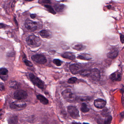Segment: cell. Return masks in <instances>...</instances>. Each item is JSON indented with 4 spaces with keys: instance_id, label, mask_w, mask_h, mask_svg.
<instances>
[{
    "instance_id": "6da1fadb",
    "label": "cell",
    "mask_w": 124,
    "mask_h": 124,
    "mask_svg": "<svg viewBox=\"0 0 124 124\" xmlns=\"http://www.w3.org/2000/svg\"><path fill=\"white\" fill-rule=\"evenodd\" d=\"M26 42L29 46L33 48L39 47L41 44V41L40 38L34 35L29 36L27 38Z\"/></svg>"
},
{
    "instance_id": "7a4b0ae2",
    "label": "cell",
    "mask_w": 124,
    "mask_h": 124,
    "mask_svg": "<svg viewBox=\"0 0 124 124\" xmlns=\"http://www.w3.org/2000/svg\"><path fill=\"white\" fill-rule=\"evenodd\" d=\"M62 94L63 98L68 102L72 103L74 102L77 99L75 93L70 89L64 90L62 92Z\"/></svg>"
},
{
    "instance_id": "3957f363",
    "label": "cell",
    "mask_w": 124,
    "mask_h": 124,
    "mask_svg": "<svg viewBox=\"0 0 124 124\" xmlns=\"http://www.w3.org/2000/svg\"><path fill=\"white\" fill-rule=\"evenodd\" d=\"M26 104L24 101L18 100L12 102L10 105V107L13 110L18 111L23 109L26 108Z\"/></svg>"
},
{
    "instance_id": "277c9868",
    "label": "cell",
    "mask_w": 124,
    "mask_h": 124,
    "mask_svg": "<svg viewBox=\"0 0 124 124\" xmlns=\"http://www.w3.org/2000/svg\"><path fill=\"white\" fill-rule=\"evenodd\" d=\"M30 79L32 83L41 89H44L45 85L36 76L33 74H30L29 75Z\"/></svg>"
},
{
    "instance_id": "5b68a950",
    "label": "cell",
    "mask_w": 124,
    "mask_h": 124,
    "mask_svg": "<svg viewBox=\"0 0 124 124\" xmlns=\"http://www.w3.org/2000/svg\"><path fill=\"white\" fill-rule=\"evenodd\" d=\"M67 111L70 116L73 119H78L80 117L79 110L75 106H69L68 107Z\"/></svg>"
},
{
    "instance_id": "8992f818",
    "label": "cell",
    "mask_w": 124,
    "mask_h": 124,
    "mask_svg": "<svg viewBox=\"0 0 124 124\" xmlns=\"http://www.w3.org/2000/svg\"><path fill=\"white\" fill-rule=\"evenodd\" d=\"M89 77L94 81L98 82L101 79V74L100 71L97 69H93L91 70L90 73Z\"/></svg>"
},
{
    "instance_id": "52a82bcc",
    "label": "cell",
    "mask_w": 124,
    "mask_h": 124,
    "mask_svg": "<svg viewBox=\"0 0 124 124\" xmlns=\"http://www.w3.org/2000/svg\"><path fill=\"white\" fill-rule=\"evenodd\" d=\"M31 58L34 61L40 64H45L47 62V59L45 56L41 54L34 55Z\"/></svg>"
},
{
    "instance_id": "ba28073f",
    "label": "cell",
    "mask_w": 124,
    "mask_h": 124,
    "mask_svg": "<svg viewBox=\"0 0 124 124\" xmlns=\"http://www.w3.org/2000/svg\"><path fill=\"white\" fill-rule=\"evenodd\" d=\"M25 26L26 29L30 31H34L37 29V23L31 20H26L25 21Z\"/></svg>"
},
{
    "instance_id": "9c48e42d",
    "label": "cell",
    "mask_w": 124,
    "mask_h": 124,
    "mask_svg": "<svg viewBox=\"0 0 124 124\" xmlns=\"http://www.w3.org/2000/svg\"><path fill=\"white\" fill-rule=\"evenodd\" d=\"M14 98L18 100L26 99L28 96L27 93L23 90H18L14 93Z\"/></svg>"
},
{
    "instance_id": "30bf717a",
    "label": "cell",
    "mask_w": 124,
    "mask_h": 124,
    "mask_svg": "<svg viewBox=\"0 0 124 124\" xmlns=\"http://www.w3.org/2000/svg\"><path fill=\"white\" fill-rule=\"evenodd\" d=\"M93 104L95 107L97 108L101 109L105 107L106 104V101L101 99H97L94 101Z\"/></svg>"
},
{
    "instance_id": "8fae6325",
    "label": "cell",
    "mask_w": 124,
    "mask_h": 124,
    "mask_svg": "<svg viewBox=\"0 0 124 124\" xmlns=\"http://www.w3.org/2000/svg\"><path fill=\"white\" fill-rule=\"evenodd\" d=\"M119 51L117 48H112L110 51L107 54V56L108 58L110 59H114L118 56Z\"/></svg>"
},
{
    "instance_id": "7c38bea8",
    "label": "cell",
    "mask_w": 124,
    "mask_h": 124,
    "mask_svg": "<svg viewBox=\"0 0 124 124\" xmlns=\"http://www.w3.org/2000/svg\"><path fill=\"white\" fill-rule=\"evenodd\" d=\"M70 70L72 74L74 75L79 74L82 70L80 68V66L76 64H71L70 66Z\"/></svg>"
},
{
    "instance_id": "4fadbf2b",
    "label": "cell",
    "mask_w": 124,
    "mask_h": 124,
    "mask_svg": "<svg viewBox=\"0 0 124 124\" xmlns=\"http://www.w3.org/2000/svg\"><path fill=\"white\" fill-rule=\"evenodd\" d=\"M122 74L119 71H116L112 73L110 76V79L112 81L119 82L122 80Z\"/></svg>"
},
{
    "instance_id": "5bb4252c",
    "label": "cell",
    "mask_w": 124,
    "mask_h": 124,
    "mask_svg": "<svg viewBox=\"0 0 124 124\" xmlns=\"http://www.w3.org/2000/svg\"><path fill=\"white\" fill-rule=\"evenodd\" d=\"M61 56L62 58H64L69 59L72 61L75 60L76 58L75 55L70 52H66L62 54Z\"/></svg>"
},
{
    "instance_id": "9a60e30c",
    "label": "cell",
    "mask_w": 124,
    "mask_h": 124,
    "mask_svg": "<svg viewBox=\"0 0 124 124\" xmlns=\"http://www.w3.org/2000/svg\"><path fill=\"white\" fill-rule=\"evenodd\" d=\"M77 59L85 61H90L92 59L91 56L89 54H82L78 56Z\"/></svg>"
},
{
    "instance_id": "2e32d148",
    "label": "cell",
    "mask_w": 124,
    "mask_h": 124,
    "mask_svg": "<svg viewBox=\"0 0 124 124\" xmlns=\"http://www.w3.org/2000/svg\"><path fill=\"white\" fill-rule=\"evenodd\" d=\"M37 98L44 105H47L49 103L48 100L42 95H38L37 96Z\"/></svg>"
},
{
    "instance_id": "e0dca14e",
    "label": "cell",
    "mask_w": 124,
    "mask_h": 124,
    "mask_svg": "<svg viewBox=\"0 0 124 124\" xmlns=\"http://www.w3.org/2000/svg\"><path fill=\"white\" fill-rule=\"evenodd\" d=\"M8 86L10 88L15 90L19 88L20 84L16 81H11L9 83Z\"/></svg>"
},
{
    "instance_id": "ac0fdd59",
    "label": "cell",
    "mask_w": 124,
    "mask_h": 124,
    "mask_svg": "<svg viewBox=\"0 0 124 124\" xmlns=\"http://www.w3.org/2000/svg\"><path fill=\"white\" fill-rule=\"evenodd\" d=\"M91 70H82L79 74L84 77H88L90 73Z\"/></svg>"
},
{
    "instance_id": "d6986e66",
    "label": "cell",
    "mask_w": 124,
    "mask_h": 124,
    "mask_svg": "<svg viewBox=\"0 0 124 124\" xmlns=\"http://www.w3.org/2000/svg\"><path fill=\"white\" fill-rule=\"evenodd\" d=\"M40 36L44 38H48L50 37L51 34L50 33L47 31L45 30H42L40 31Z\"/></svg>"
},
{
    "instance_id": "ffe728a7",
    "label": "cell",
    "mask_w": 124,
    "mask_h": 124,
    "mask_svg": "<svg viewBox=\"0 0 124 124\" xmlns=\"http://www.w3.org/2000/svg\"><path fill=\"white\" fill-rule=\"evenodd\" d=\"M55 10L57 12H61L63 11L64 6L61 4H56L54 6Z\"/></svg>"
},
{
    "instance_id": "44dd1931",
    "label": "cell",
    "mask_w": 124,
    "mask_h": 124,
    "mask_svg": "<svg viewBox=\"0 0 124 124\" xmlns=\"http://www.w3.org/2000/svg\"><path fill=\"white\" fill-rule=\"evenodd\" d=\"M80 110L83 113H86L90 111V109L87 107V104L85 103H83L81 105Z\"/></svg>"
},
{
    "instance_id": "7402d4cb",
    "label": "cell",
    "mask_w": 124,
    "mask_h": 124,
    "mask_svg": "<svg viewBox=\"0 0 124 124\" xmlns=\"http://www.w3.org/2000/svg\"><path fill=\"white\" fill-rule=\"evenodd\" d=\"M72 48L76 50L82 51L85 49V47L81 44H77L74 45Z\"/></svg>"
},
{
    "instance_id": "603a6c76",
    "label": "cell",
    "mask_w": 124,
    "mask_h": 124,
    "mask_svg": "<svg viewBox=\"0 0 124 124\" xmlns=\"http://www.w3.org/2000/svg\"><path fill=\"white\" fill-rule=\"evenodd\" d=\"M112 117L110 115L107 116L106 117V119L104 120V123L105 124H110L112 120Z\"/></svg>"
},
{
    "instance_id": "cb8c5ba5",
    "label": "cell",
    "mask_w": 124,
    "mask_h": 124,
    "mask_svg": "<svg viewBox=\"0 0 124 124\" xmlns=\"http://www.w3.org/2000/svg\"><path fill=\"white\" fill-rule=\"evenodd\" d=\"M8 70L6 68H2L0 69V75H8Z\"/></svg>"
},
{
    "instance_id": "d4e9b609",
    "label": "cell",
    "mask_w": 124,
    "mask_h": 124,
    "mask_svg": "<svg viewBox=\"0 0 124 124\" xmlns=\"http://www.w3.org/2000/svg\"><path fill=\"white\" fill-rule=\"evenodd\" d=\"M18 121V118L17 117L13 116L9 119V123H16Z\"/></svg>"
},
{
    "instance_id": "484cf974",
    "label": "cell",
    "mask_w": 124,
    "mask_h": 124,
    "mask_svg": "<svg viewBox=\"0 0 124 124\" xmlns=\"http://www.w3.org/2000/svg\"><path fill=\"white\" fill-rule=\"evenodd\" d=\"M77 80L78 79L77 78L73 77L69 79V80H68V83L69 84H75L77 81Z\"/></svg>"
},
{
    "instance_id": "4316f807",
    "label": "cell",
    "mask_w": 124,
    "mask_h": 124,
    "mask_svg": "<svg viewBox=\"0 0 124 124\" xmlns=\"http://www.w3.org/2000/svg\"><path fill=\"white\" fill-rule=\"evenodd\" d=\"M53 63L56 66H61L63 62L59 59H55L53 61Z\"/></svg>"
},
{
    "instance_id": "83f0119b",
    "label": "cell",
    "mask_w": 124,
    "mask_h": 124,
    "mask_svg": "<svg viewBox=\"0 0 124 124\" xmlns=\"http://www.w3.org/2000/svg\"><path fill=\"white\" fill-rule=\"evenodd\" d=\"M45 7L48 10V11L49 12L51 13L52 14H56V13L55 12V11L54 10L53 8L50 6L47 5L45 6Z\"/></svg>"
},
{
    "instance_id": "f1b7e54d",
    "label": "cell",
    "mask_w": 124,
    "mask_h": 124,
    "mask_svg": "<svg viewBox=\"0 0 124 124\" xmlns=\"http://www.w3.org/2000/svg\"><path fill=\"white\" fill-rule=\"evenodd\" d=\"M101 114L103 116L106 117L109 115V112H108V109L106 108L102 111Z\"/></svg>"
},
{
    "instance_id": "f546056e",
    "label": "cell",
    "mask_w": 124,
    "mask_h": 124,
    "mask_svg": "<svg viewBox=\"0 0 124 124\" xmlns=\"http://www.w3.org/2000/svg\"><path fill=\"white\" fill-rule=\"evenodd\" d=\"M23 61L25 63L26 65L29 67H32L33 66V64L30 61H28L26 58H23Z\"/></svg>"
},
{
    "instance_id": "4dcf8cb0",
    "label": "cell",
    "mask_w": 124,
    "mask_h": 124,
    "mask_svg": "<svg viewBox=\"0 0 124 124\" xmlns=\"http://www.w3.org/2000/svg\"><path fill=\"white\" fill-rule=\"evenodd\" d=\"M90 98H89V97L88 98L87 97H80L79 98V99L80 101H89Z\"/></svg>"
},
{
    "instance_id": "1f68e13d",
    "label": "cell",
    "mask_w": 124,
    "mask_h": 124,
    "mask_svg": "<svg viewBox=\"0 0 124 124\" xmlns=\"http://www.w3.org/2000/svg\"><path fill=\"white\" fill-rule=\"evenodd\" d=\"M0 78H1L4 81H6L8 79V75H0Z\"/></svg>"
},
{
    "instance_id": "d6a6232c",
    "label": "cell",
    "mask_w": 124,
    "mask_h": 124,
    "mask_svg": "<svg viewBox=\"0 0 124 124\" xmlns=\"http://www.w3.org/2000/svg\"><path fill=\"white\" fill-rule=\"evenodd\" d=\"M5 85L2 83H0V91H3L5 90Z\"/></svg>"
},
{
    "instance_id": "836d02e7",
    "label": "cell",
    "mask_w": 124,
    "mask_h": 124,
    "mask_svg": "<svg viewBox=\"0 0 124 124\" xmlns=\"http://www.w3.org/2000/svg\"><path fill=\"white\" fill-rule=\"evenodd\" d=\"M120 41H121V42L123 44L124 43V35L122 34H120Z\"/></svg>"
},
{
    "instance_id": "e575fe53",
    "label": "cell",
    "mask_w": 124,
    "mask_h": 124,
    "mask_svg": "<svg viewBox=\"0 0 124 124\" xmlns=\"http://www.w3.org/2000/svg\"><path fill=\"white\" fill-rule=\"evenodd\" d=\"M6 26H7L4 24L0 23V29H5L6 28Z\"/></svg>"
},
{
    "instance_id": "d590c367",
    "label": "cell",
    "mask_w": 124,
    "mask_h": 124,
    "mask_svg": "<svg viewBox=\"0 0 124 124\" xmlns=\"http://www.w3.org/2000/svg\"><path fill=\"white\" fill-rule=\"evenodd\" d=\"M36 14H31V16H30V17H31V18H32L33 19L34 18H35V17H36Z\"/></svg>"
},
{
    "instance_id": "8d00e7d4",
    "label": "cell",
    "mask_w": 124,
    "mask_h": 124,
    "mask_svg": "<svg viewBox=\"0 0 124 124\" xmlns=\"http://www.w3.org/2000/svg\"><path fill=\"white\" fill-rule=\"evenodd\" d=\"M27 2H31V1H34V0H25Z\"/></svg>"
}]
</instances>
